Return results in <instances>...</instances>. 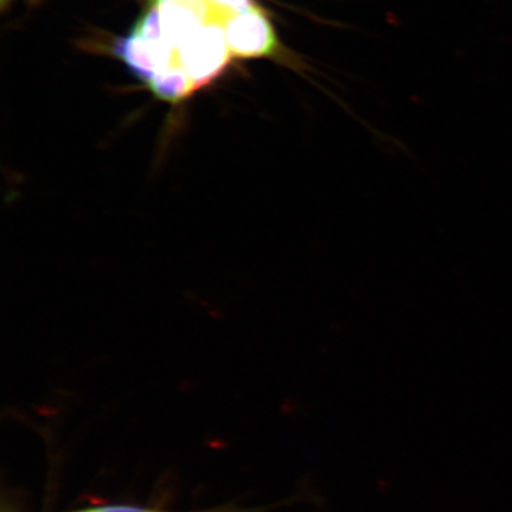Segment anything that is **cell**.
Wrapping results in <instances>:
<instances>
[{
  "label": "cell",
  "mask_w": 512,
  "mask_h": 512,
  "mask_svg": "<svg viewBox=\"0 0 512 512\" xmlns=\"http://www.w3.org/2000/svg\"><path fill=\"white\" fill-rule=\"evenodd\" d=\"M114 53L123 60L131 72L140 80L149 81L160 70L169 68L177 62V51L153 46L139 34L136 28L115 44Z\"/></svg>",
  "instance_id": "277c9868"
},
{
  "label": "cell",
  "mask_w": 512,
  "mask_h": 512,
  "mask_svg": "<svg viewBox=\"0 0 512 512\" xmlns=\"http://www.w3.org/2000/svg\"><path fill=\"white\" fill-rule=\"evenodd\" d=\"M232 57L224 24L219 22L204 24L177 49V61L196 89L220 76Z\"/></svg>",
  "instance_id": "6da1fadb"
},
{
  "label": "cell",
  "mask_w": 512,
  "mask_h": 512,
  "mask_svg": "<svg viewBox=\"0 0 512 512\" xmlns=\"http://www.w3.org/2000/svg\"><path fill=\"white\" fill-rule=\"evenodd\" d=\"M227 42L235 57L261 59L277 57L283 53L277 32L264 10L253 6L239 14L229 16L224 24Z\"/></svg>",
  "instance_id": "7a4b0ae2"
},
{
  "label": "cell",
  "mask_w": 512,
  "mask_h": 512,
  "mask_svg": "<svg viewBox=\"0 0 512 512\" xmlns=\"http://www.w3.org/2000/svg\"><path fill=\"white\" fill-rule=\"evenodd\" d=\"M0 2H2V4H5L6 2H9V0H0Z\"/></svg>",
  "instance_id": "ba28073f"
},
{
  "label": "cell",
  "mask_w": 512,
  "mask_h": 512,
  "mask_svg": "<svg viewBox=\"0 0 512 512\" xmlns=\"http://www.w3.org/2000/svg\"><path fill=\"white\" fill-rule=\"evenodd\" d=\"M216 9L234 15L246 11L255 6L254 0H208Z\"/></svg>",
  "instance_id": "8992f818"
},
{
  "label": "cell",
  "mask_w": 512,
  "mask_h": 512,
  "mask_svg": "<svg viewBox=\"0 0 512 512\" xmlns=\"http://www.w3.org/2000/svg\"><path fill=\"white\" fill-rule=\"evenodd\" d=\"M163 30L176 50L204 24H226L229 14L216 9L208 0H155Z\"/></svg>",
  "instance_id": "3957f363"
},
{
  "label": "cell",
  "mask_w": 512,
  "mask_h": 512,
  "mask_svg": "<svg viewBox=\"0 0 512 512\" xmlns=\"http://www.w3.org/2000/svg\"><path fill=\"white\" fill-rule=\"evenodd\" d=\"M74 512H168L159 511L145 508L128 507V505H107V507H98L92 509H85Z\"/></svg>",
  "instance_id": "52a82bcc"
},
{
  "label": "cell",
  "mask_w": 512,
  "mask_h": 512,
  "mask_svg": "<svg viewBox=\"0 0 512 512\" xmlns=\"http://www.w3.org/2000/svg\"><path fill=\"white\" fill-rule=\"evenodd\" d=\"M147 85L159 99L169 102L182 101L196 89L194 81L178 61L160 70Z\"/></svg>",
  "instance_id": "5b68a950"
}]
</instances>
